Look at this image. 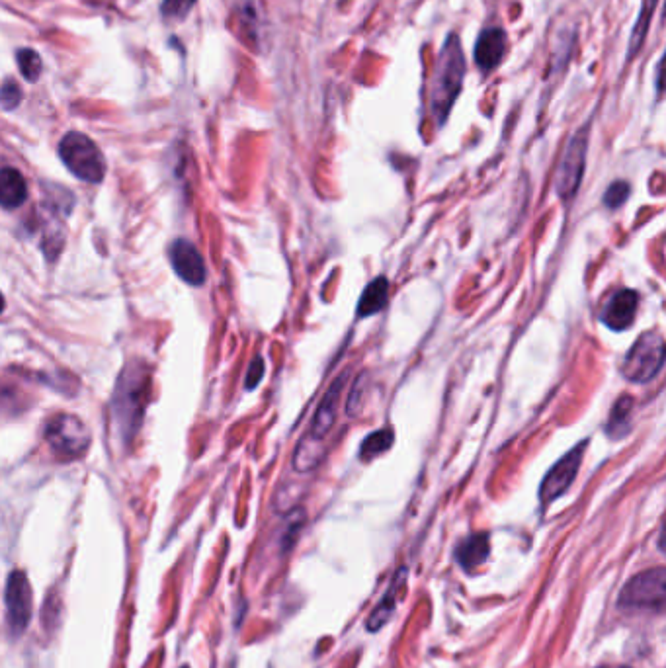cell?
Returning a JSON list of instances; mask_svg holds the SVG:
<instances>
[{"instance_id": "f546056e", "label": "cell", "mask_w": 666, "mask_h": 668, "mask_svg": "<svg viewBox=\"0 0 666 668\" xmlns=\"http://www.w3.org/2000/svg\"><path fill=\"white\" fill-rule=\"evenodd\" d=\"M598 668H629V667H598Z\"/></svg>"}, {"instance_id": "f1b7e54d", "label": "cell", "mask_w": 666, "mask_h": 668, "mask_svg": "<svg viewBox=\"0 0 666 668\" xmlns=\"http://www.w3.org/2000/svg\"><path fill=\"white\" fill-rule=\"evenodd\" d=\"M2 309H4V297H2V293H0V313H2Z\"/></svg>"}, {"instance_id": "4fadbf2b", "label": "cell", "mask_w": 666, "mask_h": 668, "mask_svg": "<svg viewBox=\"0 0 666 668\" xmlns=\"http://www.w3.org/2000/svg\"><path fill=\"white\" fill-rule=\"evenodd\" d=\"M637 307H639V293L633 290H620L608 301L602 313V323L614 333H624L633 325Z\"/></svg>"}, {"instance_id": "484cf974", "label": "cell", "mask_w": 666, "mask_h": 668, "mask_svg": "<svg viewBox=\"0 0 666 668\" xmlns=\"http://www.w3.org/2000/svg\"><path fill=\"white\" fill-rule=\"evenodd\" d=\"M22 102V90L12 79H6L0 86V106L4 110H14Z\"/></svg>"}, {"instance_id": "5bb4252c", "label": "cell", "mask_w": 666, "mask_h": 668, "mask_svg": "<svg viewBox=\"0 0 666 668\" xmlns=\"http://www.w3.org/2000/svg\"><path fill=\"white\" fill-rule=\"evenodd\" d=\"M346 377H348V374H342L338 377L336 381H333V385L327 389V393L323 395V401H321V405L315 413L311 430H309L311 436L325 440V436L333 430L336 413H338V401H340V393L344 389Z\"/></svg>"}, {"instance_id": "e0dca14e", "label": "cell", "mask_w": 666, "mask_h": 668, "mask_svg": "<svg viewBox=\"0 0 666 668\" xmlns=\"http://www.w3.org/2000/svg\"><path fill=\"white\" fill-rule=\"evenodd\" d=\"M489 553H491L489 534H473L467 540L459 543L456 549V559L465 571H473L475 567L487 561Z\"/></svg>"}, {"instance_id": "8fae6325", "label": "cell", "mask_w": 666, "mask_h": 668, "mask_svg": "<svg viewBox=\"0 0 666 668\" xmlns=\"http://www.w3.org/2000/svg\"><path fill=\"white\" fill-rule=\"evenodd\" d=\"M170 264L174 272L190 286L200 288L206 284L208 270L200 251L186 239H178L170 245Z\"/></svg>"}, {"instance_id": "7402d4cb", "label": "cell", "mask_w": 666, "mask_h": 668, "mask_svg": "<svg viewBox=\"0 0 666 668\" xmlns=\"http://www.w3.org/2000/svg\"><path fill=\"white\" fill-rule=\"evenodd\" d=\"M393 440H395V434L389 428H381L377 432H372L360 446V458L366 461L375 460L377 456L385 454L393 446Z\"/></svg>"}, {"instance_id": "7a4b0ae2", "label": "cell", "mask_w": 666, "mask_h": 668, "mask_svg": "<svg viewBox=\"0 0 666 668\" xmlns=\"http://www.w3.org/2000/svg\"><path fill=\"white\" fill-rule=\"evenodd\" d=\"M151 377L145 364L125 366L112 399V418L124 442H131L141 426L147 405Z\"/></svg>"}, {"instance_id": "ffe728a7", "label": "cell", "mask_w": 666, "mask_h": 668, "mask_svg": "<svg viewBox=\"0 0 666 668\" xmlns=\"http://www.w3.org/2000/svg\"><path fill=\"white\" fill-rule=\"evenodd\" d=\"M633 397L631 395H624L616 401L608 424H606V434L612 440H622L629 432H631V413H633Z\"/></svg>"}, {"instance_id": "603a6c76", "label": "cell", "mask_w": 666, "mask_h": 668, "mask_svg": "<svg viewBox=\"0 0 666 668\" xmlns=\"http://www.w3.org/2000/svg\"><path fill=\"white\" fill-rule=\"evenodd\" d=\"M16 59H18L20 73H22V77L26 81L34 83V81L40 79L43 69L42 57L34 49H20L18 55H16Z\"/></svg>"}, {"instance_id": "cb8c5ba5", "label": "cell", "mask_w": 666, "mask_h": 668, "mask_svg": "<svg viewBox=\"0 0 666 668\" xmlns=\"http://www.w3.org/2000/svg\"><path fill=\"white\" fill-rule=\"evenodd\" d=\"M629 194H631V186H629L627 182H624V180H618V182H614V184L606 190V194H604V204H606V208L608 209L622 208L625 202H627Z\"/></svg>"}, {"instance_id": "5b68a950", "label": "cell", "mask_w": 666, "mask_h": 668, "mask_svg": "<svg viewBox=\"0 0 666 668\" xmlns=\"http://www.w3.org/2000/svg\"><path fill=\"white\" fill-rule=\"evenodd\" d=\"M588 139H590V122H586L571 135L563 151V157L559 161V167L555 172V190L559 198L565 202L573 200L581 188L584 167H586Z\"/></svg>"}, {"instance_id": "ac0fdd59", "label": "cell", "mask_w": 666, "mask_h": 668, "mask_svg": "<svg viewBox=\"0 0 666 668\" xmlns=\"http://www.w3.org/2000/svg\"><path fill=\"white\" fill-rule=\"evenodd\" d=\"M387 297H389V280L385 276H377L366 286V290L360 297L358 311H356L358 319L374 317L377 313H381L387 305Z\"/></svg>"}, {"instance_id": "4dcf8cb0", "label": "cell", "mask_w": 666, "mask_h": 668, "mask_svg": "<svg viewBox=\"0 0 666 668\" xmlns=\"http://www.w3.org/2000/svg\"><path fill=\"white\" fill-rule=\"evenodd\" d=\"M182 668H188V667H182Z\"/></svg>"}, {"instance_id": "3957f363", "label": "cell", "mask_w": 666, "mask_h": 668, "mask_svg": "<svg viewBox=\"0 0 666 668\" xmlns=\"http://www.w3.org/2000/svg\"><path fill=\"white\" fill-rule=\"evenodd\" d=\"M59 157L77 178L90 184L102 182L106 161L98 145L81 131H69L59 143Z\"/></svg>"}, {"instance_id": "277c9868", "label": "cell", "mask_w": 666, "mask_h": 668, "mask_svg": "<svg viewBox=\"0 0 666 668\" xmlns=\"http://www.w3.org/2000/svg\"><path fill=\"white\" fill-rule=\"evenodd\" d=\"M665 338L657 331L641 334L625 354L622 376L631 383H649L665 366Z\"/></svg>"}, {"instance_id": "2e32d148", "label": "cell", "mask_w": 666, "mask_h": 668, "mask_svg": "<svg viewBox=\"0 0 666 668\" xmlns=\"http://www.w3.org/2000/svg\"><path fill=\"white\" fill-rule=\"evenodd\" d=\"M323 458H325V440L305 434L295 448L293 469L297 473H309L321 465Z\"/></svg>"}, {"instance_id": "d4e9b609", "label": "cell", "mask_w": 666, "mask_h": 668, "mask_svg": "<svg viewBox=\"0 0 666 668\" xmlns=\"http://www.w3.org/2000/svg\"><path fill=\"white\" fill-rule=\"evenodd\" d=\"M196 2L198 0H165L161 12L168 20H184Z\"/></svg>"}, {"instance_id": "8992f818", "label": "cell", "mask_w": 666, "mask_h": 668, "mask_svg": "<svg viewBox=\"0 0 666 668\" xmlns=\"http://www.w3.org/2000/svg\"><path fill=\"white\" fill-rule=\"evenodd\" d=\"M45 442L59 460H79L90 446V432L81 418L63 413L47 422Z\"/></svg>"}, {"instance_id": "7c38bea8", "label": "cell", "mask_w": 666, "mask_h": 668, "mask_svg": "<svg viewBox=\"0 0 666 668\" xmlns=\"http://www.w3.org/2000/svg\"><path fill=\"white\" fill-rule=\"evenodd\" d=\"M506 51H508V36L502 28L483 30L481 36L477 38L475 49H473V59H475L477 69H481V73L489 75L502 63Z\"/></svg>"}, {"instance_id": "9a60e30c", "label": "cell", "mask_w": 666, "mask_h": 668, "mask_svg": "<svg viewBox=\"0 0 666 668\" xmlns=\"http://www.w3.org/2000/svg\"><path fill=\"white\" fill-rule=\"evenodd\" d=\"M28 200V184L16 168L0 170V206L4 209H18Z\"/></svg>"}, {"instance_id": "4316f807", "label": "cell", "mask_w": 666, "mask_h": 668, "mask_svg": "<svg viewBox=\"0 0 666 668\" xmlns=\"http://www.w3.org/2000/svg\"><path fill=\"white\" fill-rule=\"evenodd\" d=\"M364 377H366V374H362V376L358 377V379L354 381V389H352V393H350V399H348V405H346V411H348V415H350V417L358 415V413H360V409H362V405H364V399L360 397V395H362V389L366 387V381H364Z\"/></svg>"}, {"instance_id": "ba28073f", "label": "cell", "mask_w": 666, "mask_h": 668, "mask_svg": "<svg viewBox=\"0 0 666 668\" xmlns=\"http://www.w3.org/2000/svg\"><path fill=\"white\" fill-rule=\"evenodd\" d=\"M4 604H6V622L12 635H20L30 626L32 608H34V592L32 585L22 571H12L6 590H4Z\"/></svg>"}, {"instance_id": "d6986e66", "label": "cell", "mask_w": 666, "mask_h": 668, "mask_svg": "<svg viewBox=\"0 0 666 668\" xmlns=\"http://www.w3.org/2000/svg\"><path fill=\"white\" fill-rule=\"evenodd\" d=\"M657 4H659V0H643V2H641L639 16H637V20H635L631 38H629V43H627V63H629V61L641 51V47L645 45L647 34H649V30H651L653 14H655V10H657Z\"/></svg>"}, {"instance_id": "30bf717a", "label": "cell", "mask_w": 666, "mask_h": 668, "mask_svg": "<svg viewBox=\"0 0 666 668\" xmlns=\"http://www.w3.org/2000/svg\"><path fill=\"white\" fill-rule=\"evenodd\" d=\"M233 16L239 38L247 43L250 49L260 51L268 30L264 0H233Z\"/></svg>"}, {"instance_id": "6da1fadb", "label": "cell", "mask_w": 666, "mask_h": 668, "mask_svg": "<svg viewBox=\"0 0 666 668\" xmlns=\"http://www.w3.org/2000/svg\"><path fill=\"white\" fill-rule=\"evenodd\" d=\"M465 53L459 42L458 34H450L438 55V61L432 71L430 88H428V104L430 114L438 127L444 126L456 100H458L463 77H465Z\"/></svg>"}, {"instance_id": "44dd1931", "label": "cell", "mask_w": 666, "mask_h": 668, "mask_svg": "<svg viewBox=\"0 0 666 668\" xmlns=\"http://www.w3.org/2000/svg\"><path fill=\"white\" fill-rule=\"evenodd\" d=\"M405 573H407L405 569H401L397 573V577L389 585V590L385 592V596L381 598V602L375 606L374 612L370 614V618H368V629L370 631H379L381 627L387 624V620L391 618V614L395 612V606H397V588L405 581Z\"/></svg>"}, {"instance_id": "52a82bcc", "label": "cell", "mask_w": 666, "mask_h": 668, "mask_svg": "<svg viewBox=\"0 0 666 668\" xmlns=\"http://www.w3.org/2000/svg\"><path fill=\"white\" fill-rule=\"evenodd\" d=\"M666 600V571L665 567H655L635 575L624 590L620 592L618 604L622 608L635 610H655L663 612Z\"/></svg>"}, {"instance_id": "83f0119b", "label": "cell", "mask_w": 666, "mask_h": 668, "mask_svg": "<svg viewBox=\"0 0 666 668\" xmlns=\"http://www.w3.org/2000/svg\"><path fill=\"white\" fill-rule=\"evenodd\" d=\"M262 376H264V360L260 356H256L252 362H250L249 374H247V389L252 391L258 387V383L262 381Z\"/></svg>"}, {"instance_id": "9c48e42d", "label": "cell", "mask_w": 666, "mask_h": 668, "mask_svg": "<svg viewBox=\"0 0 666 668\" xmlns=\"http://www.w3.org/2000/svg\"><path fill=\"white\" fill-rule=\"evenodd\" d=\"M588 442H581L579 446H575L571 452H567L561 460L557 461L545 475V479L540 485V501L543 506L557 501L559 497H563L569 487L573 485V481L577 479V473L581 469L583 463L584 450H586Z\"/></svg>"}]
</instances>
